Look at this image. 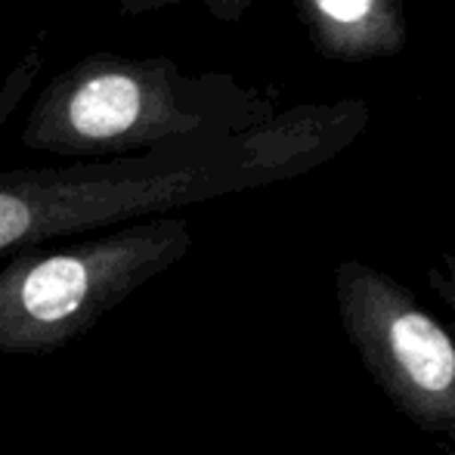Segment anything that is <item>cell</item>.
Segmentation results:
<instances>
[{
	"mask_svg": "<svg viewBox=\"0 0 455 455\" xmlns=\"http://www.w3.org/2000/svg\"><path fill=\"white\" fill-rule=\"evenodd\" d=\"M186 220L152 217L72 245L16 251L0 270V354L44 356L186 258Z\"/></svg>",
	"mask_w": 455,
	"mask_h": 455,
	"instance_id": "3",
	"label": "cell"
},
{
	"mask_svg": "<svg viewBox=\"0 0 455 455\" xmlns=\"http://www.w3.org/2000/svg\"><path fill=\"white\" fill-rule=\"evenodd\" d=\"M316 6L325 16L338 19V22H354V19L365 16L369 0H316Z\"/></svg>",
	"mask_w": 455,
	"mask_h": 455,
	"instance_id": "6",
	"label": "cell"
},
{
	"mask_svg": "<svg viewBox=\"0 0 455 455\" xmlns=\"http://www.w3.org/2000/svg\"><path fill=\"white\" fill-rule=\"evenodd\" d=\"M41 50H31L0 91V124L31 84ZM270 162L251 143L171 146L146 156L78 162L68 168L0 171V254L66 235L152 220L174 208L264 180Z\"/></svg>",
	"mask_w": 455,
	"mask_h": 455,
	"instance_id": "1",
	"label": "cell"
},
{
	"mask_svg": "<svg viewBox=\"0 0 455 455\" xmlns=\"http://www.w3.org/2000/svg\"><path fill=\"white\" fill-rule=\"evenodd\" d=\"M338 319L390 406L455 455V335L390 275L365 264L335 273Z\"/></svg>",
	"mask_w": 455,
	"mask_h": 455,
	"instance_id": "4",
	"label": "cell"
},
{
	"mask_svg": "<svg viewBox=\"0 0 455 455\" xmlns=\"http://www.w3.org/2000/svg\"><path fill=\"white\" fill-rule=\"evenodd\" d=\"M171 4H183V0H118V16L137 19V16H143V12L162 10V6H171ZM204 4L214 6L220 16H233V12L239 10L242 0H204Z\"/></svg>",
	"mask_w": 455,
	"mask_h": 455,
	"instance_id": "5",
	"label": "cell"
},
{
	"mask_svg": "<svg viewBox=\"0 0 455 455\" xmlns=\"http://www.w3.org/2000/svg\"><path fill=\"white\" fill-rule=\"evenodd\" d=\"M431 285H434V291H437L440 298L450 304V310L455 316V258H446L443 270L431 273Z\"/></svg>",
	"mask_w": 455,
	"mask_h": 455,
	"instance_id": "7",
	"label": "cell"
},
{
	"mask_svg": "<svg viewBox=\"0 0 455 455\" xmlns=\"http://www.w3.org/2000/svg\"><path fill=\"white\" fill-rule=\"evenodd\" d=\"M229 93L186 78L171 60L91 53L35 100L22 143L68 158H131L211 143L229 121Z\"/></svg>",
	"mask_w": 455,
	"mask_h": 455,
	"instance_id": "2",
	"label": "cell"
}]
</instances>
